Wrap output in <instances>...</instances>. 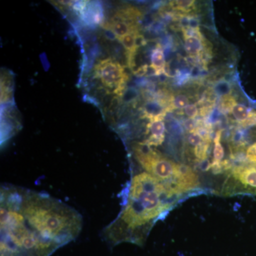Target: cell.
I'll use <instances>...</instances> for the list:
<instances>
[{"instance_id": "1", "label": "cell", "mask_w": 256, "mask_h": 256, "mask_svg": "<svg viewBox=\"0 0 256 256\" xmlns=\"http://www.w3.org/2000/svg\"><path fill=\"white\" fill-rule=\"evenodd\" d=\"M82 217L44 192L3 185L0 256H50L78 236Z\"/></svg>"}, {"instance_id": "2", "label": "cell", "mask_w": 256, "mask_h": 256, "mask_svg": "<svg viewBox=\"0 0 256 256\" xmlns=\"http://www.w3.org/2000/svg\"><path fill=\"white\" fill-rule=\"evenodd\" d=\"M176 197L164 184L146 172L133 174L122 210L102 230V238L111 247L122 242L142 246L153 226L173 208Z\"/></svg>"}, {"instance_id": "3", "label": "cell", "mask_w": 256, "mask_h": 256, "mask_svg": "<svg viewBox=\"0 0 256 256\" xmlns=\"http://www.w3.org/2000/svg\"><path fill=\"white\" fill-rule=\"evenodd\" d=\"M132 149L134 159L144 172L158 178L172 191V186L180 172V164L165 158L160 152L143 142H134Z\"/></svg>"}, {"instance_id": "4", "label": "cell", "mask_w": 256, "mask_h": 256, "mask_svg": "<svg viewBox=\"0 0 256 256\" xmlns=\"http://www.w3.org/2000/svg\"><path fill=\"white\" fill-rule=\"evenodd\" d=\"M96 78L100 79L104 86L114 89L116 95L120 96L126 88L128 76L124 67L117 60L106 58L96 64L94 68Z\"/></svg>"}, {"instance_id": "5", "label": "cell", "mask_w": 256, "mask_h": 256, "mask_svg": "<svg viewBox=\"0 0 256 256\" xmlns=\"http://www.w3.org/2000/svg\"><path fill=\"white\" fill-rule=\"evenodd\" d=\"M235 185L256 190V165H242L232 170L227 180L226 190Z\"/></svg>"}, {"instance_id": "6", "label": "cell", "mask_w": 256, "mask_h": 256, "mask_svg": "<svg viewBox=\"0 0 256 256\" xmlns=\"http://www.w3.org/2000/svg\"><path fill=\"white\" fill-rule=\"evenodd\" d=\"M166 128L163 120L158 119L150 120L146 126V140L143 142L152 146H159L162 144L164 140Z\"/></svg>"}, {"instance_id": "7", "label": "cell", "mask_w": 256, "mask_h": 256, "mask_svg": "<svg viewBox=\"0 0 256 256\" xmlns=\"http://www.w3.org/2000/svg\"><path fill=\"white\" fill-rule=\"evenodd\" d=\"M102 28L104 30H110L114 32L118 37V40L131 32H138L137 26L134 24V23L128 22L114 16L110 18L108 22L104 24Z\"/></svg>"}, {"instance_id": "8", "label": "cell", "mask_w": 256, "mask_h": 256, "mask_svg": "<svg viewBox=\"0 0 256 256\" xmlns=\"http://www.w3.org/2000/svg\"><path fill=\"white\" fill-rule=\"evenodd\" d=\"M168 108L164 102L159 100H149L143 106V112L146 118L153 120L164 118Z\"/></svg>"}, {"instance_id": "9", "label": "cell", "mask_w": 256, "mask_h": 256, "mask_svg": "<svg viewBox=\"0 0 256 256\" xmlns=\"http://www.w3.org/2000/svg\"><path fill=\"white\" fill-rule=\"evenodd\" d=\"M82 20L87 24H99L102 21V10L96 3L88 2L85 9L80 13Z\"/></svg>"}, {"instance_id": "10", "label": "cell", "mask_w": 256, "mask_h": 256, "mask_svg": "<svg viewBox=\"0 0 256 256\" xmlns=\"http://www.w3.org/2000/svg\"><path fill=\"white\" fill-rule=\"evenodd\" d=\"M222 130L218 131L214 138V159L210 164V168L214 171L217 172H220L222 168V160L224 158V150L222 143H220V137H222Z\"/></svg>"}, {"instance_id": "11", "label": "cell", "mask_w": 256, "mask_h": 256, "mask_svg": "<svg viewBox=\"0 0 256 256\" xmlns=\"http://www.w3.org/2000/svg\"><path fill=\"white\" fill-rule=\"evenodd\" d=\"M166 60L164 50L158 46L152 52L151 68L156 72V75L160 76L164 73Z\"/></svg>"}, {"instance_id": "12", "label": "cell", "mask_w": 256, "mask_h": 256, "mask_svg": "<svg viewBox=\"0 0 256 256\" xmlns=\"http://www.w3.org/2000/svg\"><path fill=\"white\" fill-rule=\"evenodd\" d=\"M184 48L188 54H201L204 48L203 38L195 36H184Z\"/></svg>"}, {"instance_id": "13", "label": "cell", "mask_w": 256, "mask_h": 256, "mask_svg": "<svg viewBox=\"0 0 256 256\" xmlns=\"http://www.w3.org/2000/svg\"><path fill=\"white\" fill-rule=\"evenodd\" d=\"M214 92L216 95L223 98L224 96H230L232 92V87L230 82L226 80L222 79L214 84L213 87Z\"/></svg>"}, {"instance_id": "14", "label": "cell", "mask_w": 256, "mask_h": 256, "mask_svg": "<svg viewBox=\"0 0 256 256\" xmlns=\"http://www.w3.org/2000/svg\"><path fill=\"white\" fill-rule=\"evenodd\" d=\"M138 33V32H131L119 38L120 42L127 50L128 53H136L137 50L136 47V36Z\"/></svg>"}, {"instance_id": "15", "label": "cell", "mask_w": 256, "mask_h": 256, "mask_svg": "<svg viewBox=\"0 0 256 256\" xmlns=\"http://www.w3.org/2000/svg\"><path fill=\"white\" fill-rule=\"evenodd\" d=\"M140 96V92L134 88H128L124 89L120 97L121 100L126 104H132L137 100Z\"/></svg>"}, {"instance_id": "16", "label": "cell", "mask_w": 256, "mask_h": 256, "mask_svg": "<svg viewBox=\"0 0 256 256\" xmlns=\"http://www.w3.org/2000/svg\"><path fill=\"white\" fill-rule=\"evenodd\" d=\"M171 4L174 10H178L184 13H188L194 8L195 1L192 0H180V1L171 2Z\"/></svg>"}, {"instance_id": "17", "label": "cell", "mask_w": 256, "mask_h": 256, "mask_svg": "<svg viewBox=\"0 0 256 256\" xmlns=\"http://www.w3.org/2000/svg\"><path fill=\"white\" fill-rule=\"evenodd\" d=\"M190 105V100L185 95H176L170 100V107L172 109H184Z\"/></svg>"}, {"instance_id": "18", "label": "cell", "mask_w": 256, "mask_h": 256, "mask_svg": "<svg viewBox=\"0 0 256 256\" xmlns=\"http://www.w3.org/2000/svg\"><path fill=\"white\" fill-rule=\"evenodd\" d=\"M236 104V101L232 96H224L222 98V102L220 104V110L222 112H228L232 111L234 106Z\"/></svg>"}, {"instance_id": "19", "label": "cell", "mask_w": 256, "mask_h": 256, "mask_svg": "<svg viewBox=\"0 0 256 256\" xmlns=\"http://www.w3.org/2000/svg\"><path fill=\"white\" fill-rule=\"evenodd\" d=\"M184 112L190 119H194L198 116V110L196 104H190L184 109Z\"/></svg>"}, {"instance_id": "20", "label": "cell", "mask_w": 256, "mask_h": 256, "mask_svg": "<svg viewBox=\"0 0 256 256\" xmlns=\"http://www.w3.org/2000/svg\"><path fill=\"white\" fill-rule=\"evenodd\" d=\"M246 158L250 162L256 166V141L252 146L248 148L246 150Z\"/></svg>"}, {"instance_id": "21", "label": "cell", "mask_w": 256, "mask_h": 256, "mask_svg": "<svg viewBox=\"0 0 256 256\" xmlns=\"http://www.w3.org/2000/svg\"><path fill=\"white\" fill-rule=\"evenodd\" d=\"M146 38L142 34L138 33L136 36V50H138L140 47L144 46L146 44Z\"/></svg>"}, {"instance_id": "22", "label": "cell", "mask_w": 256, "mask_h": 256, "mask_svg": "<svg viewBox=\"0 0 256 256\" xmlns=\"http://www.w3.org/2000/svg\"><path fill=\"white\" fill-rule=\"evenodd\" d=\"M148 72V65H143L142 66L138 68L137 70H134V75L137 76H144V75Z\"/></svg>"}, {"instance_id": "23", "label": "cell", "mask_w": 256, "mask_h": 256, "mask_svg": "<svg viewBox=\"0 0 256 256\" xmlns=\"http://www.w3.org/2000/svg\"><path fill=\"white\" fill-rule=\"evenodd\" d=\"M185 127L190 132H194L196 130V124L193 119H188L185 121Z\"/></svg>"}, {"instance_id": "24", "label": "cell", "mask_w": 256, "mask_h": 256, "mask_svg": "<svg viewBox=\"0 0 256 256\" xmlns=\"http://www.w3.org/2000/svg\"><path fill=\"white\" fill-rule=\"evenodd\" d=\"M105 36L109 40H114L118 38L114 32L110 31V30H105Z\"/></svg>"}]
</instances>
